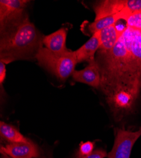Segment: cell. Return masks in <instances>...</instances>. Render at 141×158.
<instances>
[{"mask_svg": "<svg viewBox=\"0 0 141 158\" xmlns=\"http://www.w3.org/2000/svg\"><path fill=\"white\" fill-rule=\"evenodd\" d=\"M128 17H129V14L126 11H123L117 14L94 20L89 25V30L93 34L109 27V26L116 23V22L119 20L123 19L125 20Z\"/></svg>", "mask_w": 141, "mask_h": 158, "instance_id": "cell-12", "label": "cell"}, {"mask_svg": "<svg viewBox=\"0 0 141 158\" xmlns=\"http://www.w3.org/2000/svg\"><path fill=\"white\" fill-rule=\"evenodd\" d=\"M41 67L53 73L61 81H65L75 71L77 63L75 51L68 50L55 53L41 46L35 57Z\"/></svg>", "mask_w": 141, "mask_h": 158, "instance_id": "cell-3", "label": "cell"}, {"mask_svg": "<svg viewBox=\"0 0 141 158\" xmlns=\"http://www.w3.org/2000/svg\"><path fill=\"white\" fill-rule=\"evenodd\" d=\"M0 134L2 139L9 143L26 142L30 140L23 135L16 127L4 122H0Z\"/></svg>", "mask_w": 141, "mask_h": 158, "instance_id": "cell-13", "label": "cell"}, {"mask_svg": "<svg viewBox=\"0 0 141 158\" xmlns=\"http://www.w3.org/2000/svg\"><path fill=\"white\" fill-rule=\"evenodd\" d=\"M35 158H46V157H45L44 156H43V157H35Z\"/></svg>", "mask_w": 141, "mask_h": 158, "instance_id": "cell-20", "label": "cell"}, {"mask_svg": "<svg viewBox=\"0 0 141 158\" xmlns=\"http://www.w3.org/2000/svg\"><path fill=\"white\" fill-rule=\"evenodd\" d=\"M124 28L119 30L117 27L116 23H114L99 31L101 42L99 52L104 53L112 49L121 37Z\"/></svg>", "mask_w": 141, "mask_h": 158, "instance_id": "cell-11", "label": "cell"}, {"mask_svg": "<svg viewBox=\"0 0 141 158\" xmlns=\"http://www.w3.org/2000/svg\"><path fill=\"white\" fill-rule=\"evenodd\" d=\"M67 31L62 27L55 32L45 35L42 39V43L45 48L55 53H63L68 49L66 47Z\"/></svg>", "mask_w": 141, "mask_h": 158, "instance_id": "cell-9", "label": "cell"}, {"mask_svg": "<svg viewBox=\"0 0 141 158\" xmlns=\"http://www.w3.org/2000/svg\"><path fill=\"white\" fill-rule=\"evenodd\" d=\"M0 152L13 158H35L41 155L39 147L31 140L26 142L9 143L2 146Z\"/></svg>", "mask_w": 141, "mask_h": 158, "instance_id": "cell-6", "label": "cell"}, {"mask_svg": "<svg viewBox=\"0 0 141 158\" xmlns=\"http://www.w3.org/2000/svg\"><path fill=\"white\" fill-rule=\"evenodd\" d=\"M1 158H13V157H11V156H10L8 155L5 154H2Z\"/></svg>", "mask_w": 141, "mask_h": 158, "instance_id": "cell-19", "label": "cell"}, {"mask_svg": "<svg viewBox=\"0 0 141 158\" xmlns=\"http://www.w3.org/2000/svg\"><path fill=\"white\" fill-rule=\"evenodd\" d=\"M94 142L87 141L82 142L79 145V151L77 154V157H85L91 154L94 150Z\"/></svg>", "mask_w": 141, "mask_h": 158, "instance_id": "cell-16", "label": "cell"}, {"mask_svg": "<svg viewBox=\"0 0 141 158\" xmlns=\"http://www.w3.org/2000/svg\"><path fill=\"white\" fill-rule=\"evenodd\" d=\"M73 79L78 82L87 84L98 89L101 84V73L99 66L95 60L89 63L87 67L81 70H75L72 74Z\"/></svg>", "mask_w": 141, "mask_h": 158, "instance_id": "cell-8", "label": "cell"}, {"mask_svg": "<svg viewBox=\"0 0 141 158\" xmlns=\"http://www.w3.org/2000/svg\"><path fill=\"white\" fill-rule=\"evenodd\" d=\"M132 39L131 52L134 61L141 68V32L139 29H132Z\"/></svg>", "mask_w": 141, "mask_h": 158, "instance_id": "cell-14", "label": "cell"}, {"mask_svg": "<svg viewBox=\"0 0 141 158\" xmlns=\"http://www.w3.org/2000/svg\"><path fill=\"white\" fill-rule=\"evenodd\" d=\"M29 2L27 0H1L0 1L1 31L21 20L23 17L24 10Z\"/></svg>", "mask_w": 141, "mask_h": 158, "instance_id": "cell-5", "label": "cell"}, {"mask_svg": "<svg viewBox=\"0 0 141 158\" xmlns=\"http://www.w3.org/2000/svg\"><path fill=\"white\" fill-rule=\"evenodd\" d=\"M113 147L108 154V158H130L134 145L141 136V127L135 131L122 128L115 130Z\"/></svg>", "mask_w": 141, "mask_h": 158, "instance_id": "cell-4", "label": "cell"}, {"mask_svg": "<svg viewBox=\"0 0 141 158\" xmlns=\"http://www.w3.org/2000/svg\"><path fill=\"white\" fill-rule=\"evenodd\" d=\"M100 89L114 119L120 121L134 110L141 93V68L134 63L98 64Z\"/></svg>", "mask_w": 141, "mask_h": 158, "instance_id": "cell-1", "label": "cell"}, {"mask_svg": "<svg viewBox=\"0 0 141 158\" xmlns=\"http://www.w3.org/2000/svg\"><path fill=\"white\" fill-rule=\"evenodd\" d=\"M101 45L99 32L93 34L92 37L80 48L75 51L78 63L87 61L89 63L95 61V53Z\"/></svg>", "mask_w": 141, "mask_h": 158, "instance_id": "cell-10", "label": "cell"}, {"mask_svg": "<svg viewBox=\"0 0 141 158\" xmlns=\"http://www.w3.org/2000/svg\"><path fill=\"white\" fill-rule=\"evenodd\" d=\"M1 31L0 57L5 63L35 57L43 44V37L27 17Z\"/></svg>", "mask_w": 141, "mask_h": 158, "instance_id": "cell-2", "label": "cell"}, {"mask_svg": "<svg viewBox=\"0 0 141 158\" xmlns=\"http://www.w3.org/2000/svg\"><path fill=\"white\" fill-rule=\"evenodd\" d=\"M6 77V66L3 61L0 62V84L2 86Z\"/></svg>", "mask_w": 141, "mask_h": 158, "instance_id": "cell-18", "label": "cell"}, {"mask_svg": "<svg viewBox=\"0 0 141 158\" xmlns=\"http://www.w3.org/2000/svg\"><path fill=\"white\" fill-rule=\"evenodd\" d=\"M127 27L132 29H141V11L131 15L125 20Z\"/></svg>", "mask_w": 141, "mask_h": 158, "instance_id": "cell-15", "label": "cell"}, {"mask_svg": "<svg viewBox=\"0 0 141 158\" xmlns=\"http://www.w3.org/2000/svg\"><path fill=\"white\" fill-rule=\"evenodd\" d=\"M96 14L94 20L111 16L123 11H128L132 15L129 10V0H105L100 1L94 5Z\"/></svg>", "mask_w": 141, "mask_h": 158, "instance_id": "cell-7", "label": "cell"}, {"mask_svg": "<svg viewBox=\"0 0 141 158\" xmlns=\"http://www.w3.org/2000/svg\"><path fill=\"white\" fill-rule=\"evenodd\" d=\"M140 32H141V29H140Z\"/></svg>", "mask_w": 141, "mask_h": 158, "instance_id": "cell-21", "label": "cell"}, {"mask_svg": "<svg viewBox=\"0 0 141 158\" xmlns=\"http://www.w3.org/2000/svg\"><path fill=\"white\" fill-rule=\"evenodd\" d=\"M106 151L102 149H97L94 150L91 154L85 157H77L75 158H105L108 156Z\"/></svg>", "mask_w": 141, "mask_h": 158, "instance_id": "cell-17", "label": "cell"}]
</instances>
